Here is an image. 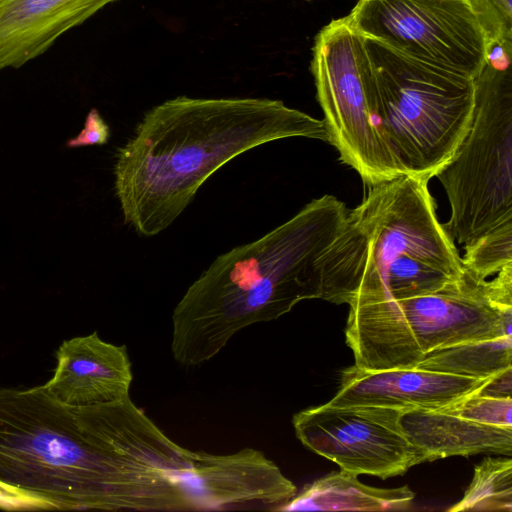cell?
Listing matches in <instances>:
<instances>
[{
	"instance_id": "cell-1",
	"label": "cell",
	"mask_w": 512,
	"mask_h": 512,
	"mask_svg": "<svg viewBox=\"0 0 512 512\" xmlns=\"http://www.w3.org/2000/svg\"><path fill=\"white\" fill-rule=\"evenodd\" d=\"M194 455L130 396L75 407L41 386L0 388V481L54 510L191 511Z\"/></svg>"
},
{
	"instance_id": "cell-2",
	"label": "cell",
	"mask_w": 512,
	"mask_h": 512,
	"mask_svg": "<svg viewBox=\"0 0 512 512\" xmlns=\"http://www.w3.org/2000/svg\"><path fill=\"white\" fill-rule=\"evenodd\" d=\"M291 137L329 140L323 119L281 100L178 96L154 106L116 155L124 223L145 237L159 234L231 159Z\"/></svg>"
},
{
	"instance_id": "cell-3",
	"label": "cell",
	"mask_w": 512,
	"mask_h": 512,
	"mask_svg": "<svg viewBox=\"0 0 512 512\" xmlns=\"http://www.w3.org/2000/svg\"><path fill=\"white\" fill-rule=\"evenodd\" d=\"M347 213L342 201L324 195L261 238L218 256L173 310L174 360L201 365L242 329L276 320L302 300L320 299L316 262Z\"/></svg>"
},
{
	"instance_id": "cell-4",
	"label": "cell",
	"mask_w": 512,
	"mask_h": 512,
	"mask_svg": "<svg viewBox=\"0 0 512 512\" xmlns=\"http://www.w3.org/2000/svg\"><path fill=\"white\" fill-rule=\"evenodd\" d=\"M316 270L320 299L337 305L425 295L465 272L428 181L404 174L370 186Z\"/></svg>"
},
{
	"instance_id": "cell-5",
	"label": "cell",
	"mask_w": 512,
	"mask_h": 512,
	"mask_svg": "<svg viewBox=\"0 0 512 512\" xmlns=\"http://www.w3.org/2000/svg\"><path fill=\"white\" fill-rule=\"evenodd\" d=\"M491 280L467 271L425 295L349 305L346 343L357 367H415L448 346L512 335V268Z\"/></svg>"
},
{
	"instance_id": "cell-6",
	"label": "cell",
	"mask_w": 512,
	"mask_h": 512,
	"mask_svg": "<svg viewBox=\"0 0 512 512\" xmlns=\"http://www.w3.org/2000/svg\"><path fill=\"white\" fill-rule=\"evenodd\" d=\"M365 47L377 130L400 175L429 181L453 157L471 127L474 78L372 39L365 38Z\"/></svg>"
},
{
	"instance_id": "cell-7",
	"label": "cell",
	"mask_w": 512,
	"mask_h": 512,
	"mask_svg": "<svg viewBox=\"0 0 512 512\" xmlns=\"http://www.w3.org/2000/svg\"><path fill=\"white\" fill-rule=\"evenodd\" d=\"M512 50L493 44L474 78L471 127L436 174L451 207L443 226L464 248L512 225Z\"/></svg>"
},
{
	"instance_id": "cell-8",
	"label": "cell",
	"mask_w": 512,
	"mask_h": 512,
	"mask_svg": "<svg viewBox=\"0 0 512 512\" xmlns=\"http://www.w3.org/2000/svg\"><path fill=\"white\" fill-rule=\"evenodd\" d=\"M311 72L328 142L340 160L369 186L398 177L373 116V79L365 38L345 17L332 20L317 33Z\"/></svg>"
},
{
	"instance_id": "cell-9",
	"label": "cell",
	"mask_w": 512,
	"mask_h": 512,
	"mask_svg": "<svg viewBox=\"0 0 512 512\" xmlns=\"http://www.w3.org/2000/svg\"><path fill=\"white\" fill-rule=\"evenodd\" d=\"M365 38L475 78L486 41L468 0H358L345 16Z\"/></svg>"
},
{
	"instance_id": "cell-10",
	"label": "cell",
	"mask_w": 512,
	"mask_h": 512,
	"mask_svg": "<svg viewBox=\"0 0 512 512\" xmlns=\"http://www.w3.org/2000/svg\"><path fill=\"white\" fill-rule=\"evenodd\" d=\"M403 413L385 407L325 403L297 412L292 424L307 449L341 470L386 479L424 462L402 427Z\"/></svg>"
},
{
	"instance_id": "cell-11",
	"label": "cell",
	"mask_w": 512,
	"mask_h": 512,
	"mask_svg": "<svg viewBox=\"0 0 512 512\" xmlns=\"http://www.w3.org/2000/svg\"><path fill=\"white\" fill-rule=\"evenodd\" d=\"M512 398L473 393L433 410L406 411L402 427L424 462L492 452L512 455Z\"/></svg>"
},
{
	"instance_id": "cell-12",
	"label": "cell",
	"mask_w": 512,
	"mask_h": 512,
	"mask_svg": "<svg viewBox=\"0 0 512 512\" xmlns=\"http://www.w3.org/2000/svg\"><path fill=\"white\" fill-rule=\"evenodd\" d=\"M192 511L260 508L275 511L297 493L275 462L254 448L229 454L195 451L185 475Z\"/></svg>"
},
{
	"instance_id": "cell-13",
	"label": "cell",
	"mask_w": 512,
	"mask_h": 512,
	"mask_svg": "<svg viewBox=\"0 0 512 512\" xmlns=\"http://www.w3.org/2000/svg\"><path fill=\"white\" fill-rule=\"evenodd\" d=\"M493 377L472 378L417 367L367 370L353 365L342 371L339 389L327 403L404 412L433 410L480 391Z\"/></svg>"
},
{
	"instance_id": "cell-14",
	"label": "cell",
	"mask_w": 512,
	"mask_h": 512,
	"mask_svg": "<svg viewBox=\"0 0 512 512\" xmlns=\"http://www.w3.org/2000/svg\"><path fill=\"white\" fill-rule=\"evenodd\" d=\"M56 356L53 377L41 387L58 402L82 407L129 396L133 374L126 345L106 342L95 331L64 341Z\"/></svg>"
},
{
	"instance_id": "cell-15",
	"label": "cell",
	"mask_w": 512,
	"mask_h": 512,
	"mask_svg": "<svg viewBox=\"0 0 512 512\" xmlns=\"http://www.w3.org/2000/svg\"><path fill=\"white\" fill-rule=\"evenodd\" d=\"M118 0H0V70L19 68Z\"/></svg>"
},
{
	"instance_id": "cell-16",
	"label": "cell",
	"mask_w": 512,
	"mask_h": 512,
	"mask_svg": "<svg viewBox=\"0 0 512 512\" xmlns=\"http://www.w3.org/2000/svg\"><path fill=\"white\" fill-rule=\"evenodd\" d=\"M357 477L343 470L329 473L275 511H404L412 506L415 494L407 486L375 488Z\"/></svg>"
},
{
	"instance_id": "cell-17",
	"label": "cell",
	"mask_w": 512,
	"mask_h": 512,
	"mask_svg": "<svg viewBox=\"0 0 512 512\" xmlns=\"http://www.w3.org/2000/svg\"><path fill=\"white\" fill-rule=\"evenodd\" d=\"M415 367L472 378L492 377L512 368V335L441 348Z\"/></svg>"
},
{
	"instance_id": "cell-18",
	"label": "cell",
	"mask_w": 512,
	"mask_h": 512,
	"mask_svg": "<svg viewBox=\"0 0 512 512\" xmlns=\"http://www.w3.org/2000/svg\"><path fill=\"white\" fill-rule=\"evenodd\" d=\"M447 511L512 512L511 458L485 457L475 466L472 481L462 499Z\"/></svg>"
},
{
	"instance_id": "cell-19",
	"label": "cell",
	"mask_w": 512,
	"mask_h": 512,
	"mask_svg": "<svg viewBox=\"0 0 512 512\" xmlns=\"http://www.w3.org/2000/svg\"><path fill=\"white\" fill-rule=\"evenodd\" d=\"M464 249L461 261L465 271L487 280L512 264V225L492 231Z\"/></svg>"
},
{
	"instance_id": "cell-20",
	"label": "cell",
	"mask_w": 512,
	"mask_h": 512,
	"mask_svg": "<svg viewBox=\"0 0 512 512\" xmlns=\"http://www.w3.org/2000/svg\"><path fill=\"white\" fill-rule=\"evenodd\" d=\"M485 37L491 43L512 46V0H468Z\"/></svg>"
},
{
	"instance_id": "cell-21",
	"label": "cell",
	"mask_w": 512,
	"mask_h": 512,
	"mask_svg": "<svg viewBox=\"0 0 512 512\" xmlns=\"http://www.w3.org/2000/svg\"><path fill=\"white\" fill-rule=\"evenodd\" d=\"M109 137V126L99 111L96 108H92L86 116L84 128L76 137L69 139L66 145L70 148L103 145L108 142Z\"/></svg>"
},
{
	"instance_id": "cell-22",
	"label": "cell",
	"mask_w": 512,
	"mask_h": 512,
	"mask_svg": "<svg viewBox=\"0 0 512 512\" xmlns=\"http://www.w3.org/2000/svg\"><path fill=\"white\" fill-rule=\"evenodd\" d=\"M0 509L54 510L53 506L44 499L2 481H0Z\"/></svg>"
},
{
	"instance_id": "cell-23",
	"label": "cell",
	"mask_w": 512,
	"mask_h": 512,
	"mask_svg": "<svg viewBox=\"0 0 512 512\" xmlns=\"http://www.w3.org/2000/svg\"><path fill=\"white\" fill-rule=\"evenodd\" d=\"M306 1H310V0H306Z\"/></svg>"
}]
</instances>
